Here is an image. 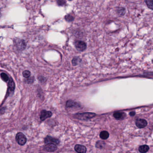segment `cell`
I'll return each mask as SVG.
<instances>
[{
	"label": "cell",
	"mask_w": 153,
	"mask_h": 153,
	"mask_svg": "<svg viewBox=\"0 0 153 153\" xmlns=\"http://www.w3.org/2000/svg\"><path fill=\"white\" fill-rule=\"evenodd\" d=\"M44 149L45 151L52 152L56 151L57 149V146L56 145L53 143H48L44 147Z\"/></svg>",
	"instance_id": "cell-7"
},
{
	"label": "cell",
	"mask_w": 153,
	"mask_h": 153,
	"mask_svg": "<svg viewBox=\"0 0 153 153\" xmlns=\"http://www.w3.org/2000/svg\"><path fill=\"white\" fill-rule=\"evenodd\" d=\"M113 116L116 119H123L125 118L126 116V114L124 112H116L114 113Z\"/></svg>",
	"instance_id": "cell-11"
},
{
	"label": "cell",
	"mask_w": 153,
	"mask_h": 153,
	"mask_svg": "<svg viewBox=\"0 0 153 153\" xmlns=\"http://www.w3.org/2000/svg\"><path fill=\"white\" fill-rule=\"evenodd\" d=\"M52 115V113L50 111H47L43 110L41 111V112L40 119L42 121H44L45 119H46L47 118L50 117Z\"/></svg>",
	"instance_id": "cell-6"
},
{
	"label": "cell",
	"mask_w": 153,
	"mask_h": 153,
	"mask_svg": "<svg viewBox=\"0 0 153 153\" xmlns=\"http://www.w3.org/2000/svg\"><path fill=\"white\" fill-rule=\"evenodd\" d=\"M136 126L142 129L146 127L147 125V122L145 119H137L136 121Z\"/></svg>",
	"instance_id": "cell-8"
},
{
	"label": "cell",
	"mask_w": 153,
	"mask_h": 153,
	"mask_svg": "<svg viewBox=\"0 0 153 153\" xmlns=\"http://www.w3.org/2000/svg\"><path fill=\"white\" fill-rule=\"evenodd\" d=\"M34 81H35V78L34 76H32V77L30 76L26 80H25V82L28 84H32V83H33Z\"/></svg>",
	"instance_id": "cell-19"
},
{
	"label": "cell",
	"mask_w": 153,
	"mask_h": 153,
	"mask_svg": "<svg viewBox=\"0 0 153 153\" xmlns=\"http://www.w3.org/2000/svg\"><path fill=\"white\" fill-rule=\"evenodd\" d=\"M1 78H2V80L5 82H7L8 81H9V77L5 73H2L1 74Z\"/></svg>",
	"instance_id": "cell-18"
},
{
	"label": "cell",
	"mask_w": 153,
	"mask_h": 153,
	"mask_svg": "<svg viewBox=\"0 0 153 153\" xmlns=\"http://www.w3.org/2000/svg\"><path fill=\"white\" fill-rule=\"evenodd\" d=\"M4 112H5V109H4V108H1V109H0V114H2V113H3Z\"/></svg>",
	"instance_id": "cell-24"
},
{
	"label": "cell",
	"mask_w": 153,
	"mask_h": 153,
	"mask_svg": "<svg viewBox=\"0 0 153 153\" xmlns=\"http://www.w3.org/2000/svg\"><path fill=\"white\" fill-rule=\"evenodd\" d=\"M69 1H72V0H69Z\"/></svg>",
	"instance_id": "cell-27"
},
{
	"label": "cell",
	"mask_w": 153,
	"mask_h": 153,
	"mask_svg": "<svg viewBox=\"0 0 153 153\" xmlns=\"http://www.w3.org/2000/svg\"><path fill=\"white\" fill-rule=\"evenodd\" d=\"M75 150L78 153H86L87 151V149L85 146L79 144L75 146Z\"/></svg>",
	"instance_id": "cell-9"
},
{
	"label": "cell",
	"mask_w": 153,
	"mask_h": 153,
	"mask_svg": "<svg viewBox=\"0 0 153 153\" xmlns=\"http://www.w3.org/2000/svg\"><path fill=\"white\" fill-rule=\"evenodd\" d=\"M75 47L77 50L82 52L86 49L87 45L86 43L82 41H76L75 43Z\"/></svg>",
	"instance_id": "cell-4"
},
{
	"label": "cell",
	"mask_w": 153,
	"mask_h": 153,
	"mask_svg": "<svg viewBox=\"0 0 153 153\" xmlns=\"http://www.w3.org/2000/svg\"><path fill=\"white\" fill-rule=\"evenodd\" d=\"M45 144H48V143H53V144L58 145L60 143V141L57 139V138L53 137L51 136H47L45 138Z\"/></svg>",
	"instance_id": "cell-5"
},
{
	"label": "cell",
	"mask_w": 153,
	"mask_h": 153,
	"mask_svg": "<svg viewBox=\"0 0 153 153\" xmlns=\"http://www.w3.org/2000/svg\"><path fill=\"white\" fill-rule=\"evenodd\" d=\"M116 11L117 12L118 14L120 16H122L124 15L126 13L125 8L123 7L117 8Z\"/></svg>",
	"instance_id": "cell-15"
},
{
	"label": "cell",
	"mask_w": 153,
	"mask_h": 153,
	"mask_svg": "<svg viewBox=\"0 0 153 153\" xmlns=\"http://www.w3.org/2000/svg\"><path fill=\"white\" fill-rule=\"evenodd\" d=\"M146 4L147 6L151 10L153 9V0H146Z\"/></svg>",
	"instance_id": "cell-16"
},
{
	"label": "cell",
	"mask_w": 153,
	"mask_h": 153,
	"mask_svg": "<svg viewBox=\"0 0 153 153\" xmlns=\"http://www.w3.org/2000/svg\"><path fill=\"white\" fill-rule=\"evenodd\" d=\"M95 116L96 114L94 113L85 112L82 113H77L75 115L74 117L80 120H88L94 117Z\"/></svg>",
	"instance_id": "cell-1"
},
{
	"label": "cell",
	"mask_w": 153,
	"mask_h": 153,
	"mask_svg": "<svg viewBox=\"0 0 153 153\" xmlns=\"http://www.w3.org/2000/svg\"><path fill=\"white\" fill-rule=\"evenodd\" d=\"M65 19L68 22H72V21L74 20V18L72 15L68 14L66 15L65 16Z\"/></svg>",
	"instance_id": "cell-17"
},
{
	"label": "cell",
	"mask_w": 153,
	"mask_h": 153,
	"mask_svg": "<svg viewBox=\"0 0 153 153\" xmlns=\"http://www.w3.org/2000/svg\"><path fill=\"white\" fill-rule=\"evenodd\" d=\"M149 146L145 145L140 146L138 148V150L140 153H146L147 152L148 150H149Z\"/></svg>",
	"instance_id": "cell-13"
},
{
	"label": "cell",
	"mask_w": 153,
	"mask_h": 153,
	"mask_svg": "<svg viewBox=\"0 0 153 153\" xmlns=\"http://www.w3.org/2000/svg\"><path fill=\"white\" fill-rule=\"evenodd\" d=\"M37 79L40 82H42V83L45 82L46 81V78H45L44 76H38Z\"/></svg>",
	"instance_id": "cell-21"
},
{
	"label": "cell",
	"mask_w": 153,
	"mask_h": 153,
	"mask_svg": "<svg viewBox=\"0 0 153 153\" xmlns=\"http://www.w3.org/2000/svg\"><path fill=\"white\" fill-rule=\"evenodd\" d=\"M22 75L24 78H28L29 77H30V76H31V72L28 70H25V71L23 72Z\"/></svg>",
	"instance_id": "cell-20"
},
{
	"label": "cell",
	"mask_w": 153,
	"mask_h": 153,
	"mask_svg": "<svg viewBox=\"0 0 153 153\" xmlns=\"http://www.w3.org/2000/svg\"><path fill=\"white\" fill-rule=\"evenodd\" d=\"M78 58H74L73 59V60H72V64H73V65H77V64H78Z\"/></svg>",
	"instance_id": "cell-23"
},
{
	"label": "cell",
	"mask_w": 153,
	"mask_h": 153,
	"mask_svg": "<svg viewBox=\"0 0 153 153\" xmlns=\"http://www.w3.org/2000/svg\"><path fill=\"white\" fill-rule=\"evenodd\" d=\"M100 136L101 139L107 140L109 137V133L107 131H103L100 133Z\"/></svg>",
	"instance_id": "cell-14"
},
{
	"label": "cell",
	"mask_w": 153,
	"mask_h": 153,
	"mask_svg": "<svg viewBox=\"0 0 153 153\" xmlns=\"http://www.w3.org/2000/svg\"><path fill=\"white\" fill-rule=\"evenodd\" d=\"M1 16H2V14L1 13V12H0V18L1 17Z\"/></svg>",
	"instance_id": "cell-26"
},
{
	"label": "cell",
	"mask_w": 153,
	"mask_h": 153,
	"mask_svg": "<svg viewBox=\"0 0 153 153\" xmlns=\"http://www.w3.org/2000/svg\"><path fill=\"white\" fill-rule=\"evenodd\" d=\"M8 87H9V90L10 91H13L15 90V84L12 78H10L9 79V82H8Z\"/></svg>",
	"instance_id": "cell-12"
},
{
	"label": "cell",
	"mask_w": 153,
	"mask_h": 153,
	"mask_svg": "<svg viewBox=\"0 0 153 153\" xmlns=\"http://www.w3.org/2000/svg\"><path fill=\"white\" fill-rule=\"evenodd\" d=\"M66 106L67 108H76V107H79L80 106V104H79L78 103H77L75 101H72V100H68L67 102L66 103Z\"/></svg>",
	"instance_id": "cell-10"
},
{
	"label": "cell",
	"mask_w": 153,
	"mask_h": 153,
	"mask_svg": "<svg viewBox=\"0 0 153 153\" xmlns=\"http://www.w3.org/2000/svg\"><path fill=\"white\" fill-rule=\"evenodd\" d=\"M15 46L19 51L23 50L26 47V42L23 39H18L15 41Z\"/></svg>",
	"instance_id": "cell-3"
},
{
	"label": "cell",
	"mask_w": 153,
	"mask_h": 153,
	"mask_svg": "<svg viewBox=\"0 0 153 153\" xmlns=\"http://www.w3.org/2000/svg\"><path fill=\"white\" fill-rule=\"evenodd\" d=\"M135 114H136V113H135V112H130L129 115H130V116H134Z\"/></svg>",
	"instance_id": "cell-25"
},
{
	"label": "cell",
	"mask_w": 153,
	"mask_h": 153,
	"mask_svg": "<svg viewBox=\"0 0 153 153\" xmlns=\"http://www.w3.org/2000/svg\"><path fill=\"white\" fill-rule=\"evenodd\" d=\"M57 4L60 6H63L66 4L65 0H57Z\"/></svg>",
	"instance_id": "cell-22"
},
{
	"label": "cell",
	"mask_w": 153,
	"mask_h": 153,
	"mask_svg": "<svg viewBox=\"0 0 153 153\" xmlns=\"http://www.w3.org/2000/svg\"><path fill=\"white\" fill-rule=\"evenodd\" d=\"M16 140L17 143L20 146H23L26 143L27 138L22 133H18L16 136Z\"/></svg>",
	"instance_id": "cell-2"
}]
</instances>
